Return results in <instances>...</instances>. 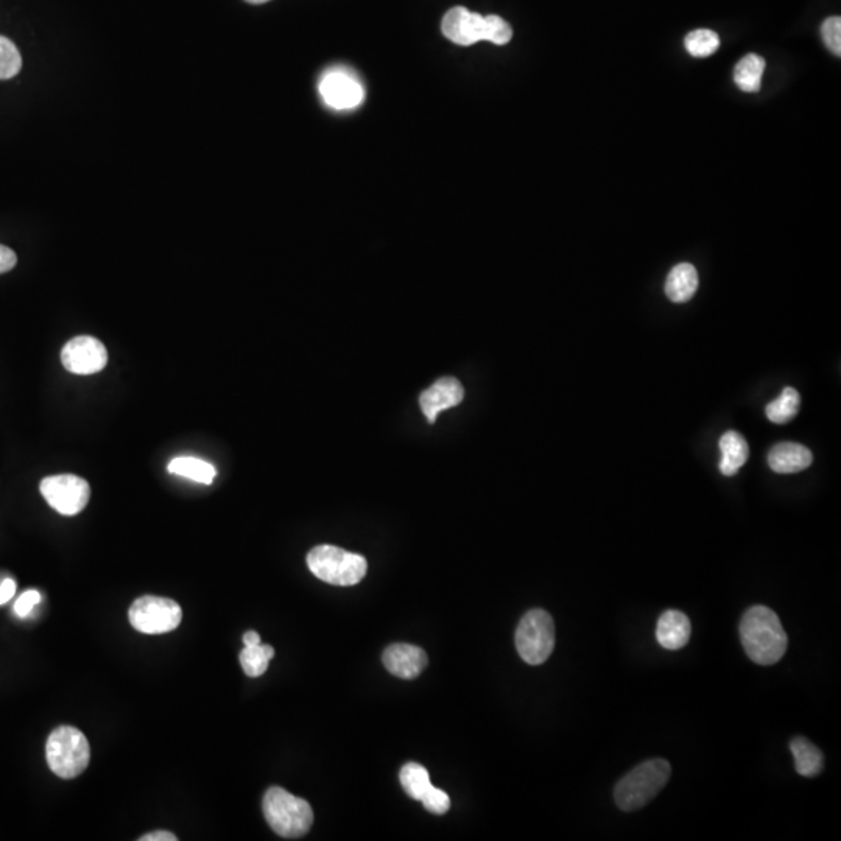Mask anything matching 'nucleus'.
Returning <instances> with one entry per match:
<instances>
[{"instance_id":"obj_29","label":"nucleus","mask_w":841,"mask_h":841,"mask_svg":"<svg viewBox=\"0 0 841 841\" xmlns=\"http://www.w3.org/2000/svg\"><path fill=\"white\" fill-rule=\"evenodd\" d=\"M16 264H18V256H16L15 251L0 245V275L13 270Z\"/></svg>"},{"instance_id":"obj_6","label":"nucleus","mask_w":841,"mask_h":841,"mask_svg":"<svg viewBox=\"0 0 841 841\" xmlns=\"http://www.w3.org/2000/svg\"><path fill=\"white\" fill-rule=\"evenodd\" d=\"M307 566L315 577L334 586H354L366 575L365 558L335 546H317L307 555Z\"/></svg>"},{"instance_id":"obj_5","label":"nucleus","mask_w":841,"mask_h":841,"mask_svg":"<svg viewBox=\"0 0 841 841\" xmlns=\"http://www.w3.org/2000/svg\"><path fill=\"white\" fill-rule=\"evenodd\" d=\"M46 756L50 770L58 778L74 779L88 768L91 746L80 729L60 726L47 740Z\"/></svg>"},{"instance_id":"obj_33","label":"nucleus","mask_w":841,"mask_h":841,"mask_svg":"<svg viewBox=\"0 0 841 841\" xmlns=\"http://www.w3.org/2000/svg\"><path fill=\"white\" fill-rule=\"evenodd\" d=\"M245 2H248V4H253V5H261V4H265V2H270V0H245Z\"/></svg>"},{"instance_id":"obj_8","label":"nucleus","mask_w":841,"mask_h":841,"mask_svg":"<svg viewBox=\"0 0 841 841\" xmlns=\"http://www.w3.org/2000/svg\"><path fill=\"white\" fill-rule=\"evenodd\" d=\"M131 627L144 634H164L176 630L183 620V609L175 600L144 595L128 611Z\"/></svg>"},{"instance_id":"obj_22","label":"nucleus","mask_w":841,"mask_h":841,"mask_svg":"<svg viewBox=\"0 0 841 841\" xmlns=\"http://www.w3.org/2000/svg\"><path fill=\"white\" fill-rule=\"evenodd\" d=\"M799 405H801V396H799L798 391L795 388L787 387L776 401L767 405L765 413H767L771 423H790L798 415Z\"/></svg>"},{"instance_id":"obj_23","label":"nucleus","mask_w":841,"mask_h":841,"mask_svg":"<svg viewBox=\"0 0 841 841\" xmlns=\"http://www.w3.org/2000/svg\"><path fill=\"white\" fill-rule=\"evenodd\" d=\"M273 656H275V648L271 645L259 644L254 647H245L240 653V666L248 676L257 678L267 672Z\"/></svg>"},{"instance_id":"obj_26","label":"nucleus","mask_w":841,"mask_h":841,"mask_svg":"<svg viewBox=\"0 0 841 841\" xmlns=\"http://www.w3.org/2000/svg\"><path fill=\"white\" fill-rule=\"evenodd\" d=\"M821 36H823L824 43L827 49L835 53L837 57L841 55V19L838 16L827 18L824 24L821 25Z\"/></svg>"},{"instance_id":"obj_19","label":"nucleus","mask_w":841,"mask_h":841,"mask_svg":"<svg viewBox=\"0 0 841 841\" xmlns=\"http://www.w3.org/2000/svg\"><path fill=\"white\" fill-rule=\"evenodd\" d=\"M167 469H169L170 474L194 480V482L203 483V485H211L212 480L217 476V471L211 463L197 457L173 458Z\"/></svg>"},{"instance_id":"obj_3","label":"nucleus","mask_w":841,"mask_h":841,"mask_svg":"<svg viewBox=\"0 0 841 841\" xmlns=\"http://www.w3.org/2000/svg\"><path fill=\"white\" fill-rule=\"evenodd\" d=\"M672 776V767L666 759L642 762L623 776L614 789L617 807L623 812L642 809L661 793Z\"/></svg>"},{"instance_id":"obj_10","label":"nucleus","mask_w":841,"mask_h":841,"mask_svg":"<svg viewBox=\"0 0 841 841\" xmlns=\"http://www.w3.org/2000/svg\"><path fill=\"white\" fill-rule=\"evenodd\" d=\"M61 362L69 373L89 376L100 373L108 365V351L97 338L80 335L66 343Z\"/></svg>"},{"instance_id":"obj_27","label":"nucleus","mask_w":841,"mask_h":841,"mask_svg":"<svg viewBox=\"0 0 841 841\" xmlns=\"http://www.w3.org/2000/svg\"><path fill=\"white\" fill-rule=\"evenodd\" d=\"M421 803L426 807V810H429L430 813H435V815H444L447 810L451 809V798H449L446 792L437 789V787H432L427 792V795L421 799Z\"/></svg>"},{"instance_id":"obj_24","label":"nucleus","mask_w":841,"mask_h":841,"mask_svg":"<svg viewBox=\"0 0 841 841\" xmlns=\"http://www.w3.org/2000/svg\"><path fill=\"white\" fill-rule=\"evenodd\" d=\"M686 44L687 52L695 58H706L711 57L717 52L718 47H720V38H718L717 33L712 32V30L708 29H700L694 30V32H690L689 35L686 36Z\"/></svg>"},{"instance_id":"obj_13","label":"nucleus","mask_w":841,"mask_h":841,"mask_svg":"<svg viewBox=\"0 0 841 841\" xmlns=\"http://www.w3.org/2000/svg\"><path fill=\"white\" fill-rule=\"evenodd\" d=\"M463 396H465V390L457 379L443 377L421 393L419 405H421V410H423L426 418L429 419V423L433 424L438 413L460 404L463 401Z\"/></svg>"},{"instance_id":"obj_1","label":"nucleus","mask_w":841,"mask_h":841,"mask_svg":"<svg viewBox=\"0 0 841 841\" xmlns=\"http://www.w3.org/2000/svg\"><path fill=\"white\" fill-rule=\"evenodd\" d=\"M740 639L746 655L759 666H773L787 651V634L775 611L753 606L743 614Z\"/></svg>"},{"instance_id":"obj_21","label":"nucleus","mask_w":841,"mask_h":841,"mask_svg":"<svg viewBox=\"0 0 841 841\" xmlns=\"http://www.w3.org/2000/svg\"><path fill=\"white\" fill-rule=\"evenodd\" d=\"M399 779H401L402 789L405 790V793L416 801H421L433 787L427 768L416 764V762L405 764L401 773H399Z\"/></svg>"},{"instance_id":"obj_4","label":"nucleus","mask_w":841,"mask_h":841,"mask_svg":"<svg viewBox=\"0 0 841 841\" xmlns=\"http://www.w3.org/2000/svg\"><path fill=\"white\" fill-rule=\"evenodd\" d=\"M262 810L268 826L279 837H303L314 823V810L306 799L293 796L281 787H271L267 790Z\"/></svg>"},{"instance_id":"obj_9","label":"nucleus","mask_w":841,"mask_h":841,"mask_svg":"<svg viewBox=\"0 0 841 841\" xmlns=\"http://www.w3.org/2000/svg\"><path fill=\"white\" fill-rule=\"evenodd\" d=\"M39 490L47 500V504L63 516H75L81 513L91 497L88 482L74 474L46 477L41 482Z\"/></svg>"},{"instance_id":"obj_7","label":"nucleus","mask_w":841,"mask_h":841,"mask_svg":"<svg viewBox=\"0 0 841 841\" xmlns=\"http://www.w3.org/2000/svg\"><path fill=\"white\" fill-rule=\"evenodd\" d=\"M519 656L530 666L546 662L555 648V623L544 609L528 611L516 630Z\"/></svg>"},{"instance_id":"obj_31","label":"nucleus","mask_w":841,"mask_h":841,"mask_svg":"<svg viewBox=\"0 0 841 841\" xmlns=\"http://www.w3.org/2000/svg\"><path fill=\"white\" fill-rule=\"evenodd\" d=\"M141 841H176L178 838L169 831H156L152 834L142 835Z\"/></svg>"},{"instance_id":"obj_28","label":"nucleus","mask_w":841,"mask_h":841,"mask_svg":"<svg viewBox=\"0 0 841 841\" xmlns=\"http://www.w3.org/2000/svg\"><path fill=\"white\" fill-rule=\"evenodd\" d=\"M41 602V594L38 591H27L16 600L15 603V613L16 616L24 617L30 616L32 613L33 608H35L38 603Z\"/></svg>"},{"instance_id":"obj_16","label":"nucleus","mask_w":841,"mask_h":841,"mask_svg":"<svg viewBox=\"0 0 841 841\" xmlns=\"http://www.w3.org/2000/svg\"><path fill=\"white\" fill-rule=\"evenodd\" d=\"M720 451H722L720 471H722L723 476H736L737 471L745 465L746 460L750 457L748 443L739 432H734V430L723 433V437L720 438Z\"/></svg>"},{"instance_id":"obj_32","label":"nucleus","mask_w":841,"mask_h":841,"mask_svg":"<svg viewBox=\"0 0 841 841\" xmlns=\"http://www.w3.org/2000/svg\"><path fill=\"white\" fill-rule=\"evenodd\" d=\"M243 644H245V647L259 645L261 644V636L256 631H248V633L243 634Z\"/></svg>"},{"instance_id":"obj_30","label":"nucleus","mask_w":841,"mask_h":841,"mask_svg":"<svg viewBox=\"0 0 841 841\" xmlns=\"http://www.w3.org/2000/svg\"><path fill=\"white\" fill-rule=\"evenodd\" d=\"M16 594V583L13 580H4L0 583V605H4L8 600L13 599Z\"/></svg>"},{"instance_id":"obj_12","label":"nucleus","mask_w":841,"mask_h":841,"mask_svg":"<svg viewBox=\"0 0 841 841\" xmlns=\"http://www.w3.org/2000/svg\"><path fill=\"white\" fill-rule=\"evenodd\" d=\"M384 666L391 675L402 680H415L427 667L426 651L409 644L390 645L384 651Z\"/></svg>"},{"instance_id":"obj_18","label":"nucleus","mask_w":841,"mask_h":841,"mask_svg":"<svg viewBox=\"0 0 841 841\" xmlns=\"http://www.w3.org/2000/svg\"><path fill=\"white\" fill-rule=\"evenodd\" d=\"M790 750L795 757V767L804 778H815L824 767V756L817 745L804 737H795L790 742Z\"/></svg>"},{"instance_id":"obj_20","label":"nucleus","mask_w":841,"mask_h":841,"mask_svg":"<svg viewBox=\"0 0 841 841\" xmlns=\"http://www.w3.org/2000/svg\"><path fill=\"white\" fill-rule=\"evenodd\" d=\"M764 71V58L750 53L737 63L734 69V81L743 92H757L761 89Z\"/></svg>"},{"instance_id":"obj_17","label":"nucleus","mask_w":841,"mask_h":841,"mask_svg":"<svg viewBox=\"0 0 841 841\" xmlns=\"http://www.w3.org/2000/svg\"><path fill=\"white\" fill-rule=\"evenodd\" d=\"M698 290V273L692 264H678L667 276L666 293L673 303H687Z\"/></svg>"},{"instance_id":"obj_11","label":"nucleus","mask_w":841,"mask_h":841,"mask_svg":"<svg viewBox=\"0 0 841 841\" xmlns=\"http://www.w3.org/2000/svg\"><path fill=\"white\" fill-rule=\"evenodd\" d=\"M320 96L332 110H354L362 105L365 91L356 77L346 71H331L320 81Z\"/></svg>"},{"instance_id":"obj_15","label":"nucleus","mask_w":841,"mask_h":841,"mask_svg":"<svg viewBox=\"0 0 841 841\" xmlns=\"http://www.w3.org/2000/svg\"><path fill=\"white\" fill-rule=\"evenodd\" d=\"M690 620L686 614L676 609H670L662 614L658 620V627H656V639L659 645L666 650H680L689 644Z\"/></svg>"},{"instance_id":"obj_2","label":"nucleus","mask_w":841,"mask_h":841,"mask_svg":"<svg viewBox=\"0 0 841 841\" xmlns=\"http://www.w3.org/2000/svg\"><path fill=\"white\" fill-rule=\"evenodd\" d=\"M443 35L458 46H472L479 41H490L497 46H505L513 38V29L500 16H482L472 13L465 7H455L447 11L441 24Z\"/></svg>"},{"instance_id":"obj_25","label":"nucleus","mask_w":841,"mask_h":841,"mask_svg":"<svg viewBox=\"0 0 841 841\" xmlns=\"http://www.w3.org/2000/svg\"><path fill=\"white\" fill-rule=\"evenodd\" d=\"M22 57L10 39L0 36V80H10L21 71Z\"/></svg>"},{"instance_id":"obj_14","label":"nucleus","mask_w":841,"mask_h":841,"mask_svg":"<svg viewBox=\"0 0 841 841\" xmlns=\"http://www.w3.org/2000/svg\"><path fill=\"white\" fill-rule=\"evenodd\" d=\"M813 455L803 444L779 443L768 452V465L778 474H795L812 465Z\"/></svg>"}]
</instances>
